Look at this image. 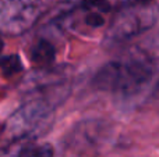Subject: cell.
<instances>
[{"label":"cell","instance_id":"1","mask_svg":"<svg viewBox=\"0 0 159 157\" xmlns=\"http://www.w3.org/2000/svg\"><path fill=\"white\" fill-rule=\"evenodd\" d=\"M157 56L151 47H138L126 57L109 61L95 74L93 86L107 93L133 96L151 82Z\"/></svg>","mask_w":159,"mask_h":157},{"label":"cell","instance_id":"2","mask_svg":"<svg viewBox=\"0 0 159 157\" xmlns=\"http://www.w3.org/2000/svg\"><path fill=\"white\" fill-rule=\"evenodd\" d=\"M55 107L36 99H24L22 104L4 122L0 134V157H17L22 145L48 134L55 122Z\"/></svg>","mask_w":159,"mask_h":157},{"label":"cell","instance_id":"3","mask_svg":"<svg viewBox=\"0 0 159 157\" xmlns=\"http://www.w3.org/2000/svg\"><path fill=\"white\" fill-rule=\"evenodd\" d=\"M24 99H36L57 107L71 91V77L67 67H43L28 74L21 83Z\"/></svg>","mask_w":159,"mask_h":157},{"label":"cell","instance_id":"4","mask_svg":"<svg viewBox=\"0 0 159 157\" xmlns=\"http://www.w3.org/2000/svg\"><path fill=\"white\" fill-rule=\"evenodd\" d=\"M157 7L154 4L131 3L115 13L106 31V42L110 45L126 43L154 25Z\"/></svg>","mask_w":159,"mask_h":157},{"label":"cell","instance_id":"5","mask_svg":"<svg viewBox=\"0 0 159 157\" xmlns=\"http://www.w3.org/2000/svg\"><path fill=\"white\" fill-rule=\"evenodd\" d=\"M46 10V0H0V33L21 35Z\"/></svg>","mask_w":159,"mask_h":157},{"label":"cell","instance_id":"6","mask_svg":"<svg viewBox=\"0 0 159 157\" xmlns=\"http://www.w3.org/2000/svg\"><path fill=\"white\" fill-rule=\"evenodd\" d=\"M30 60L38 68L50 67L56 60V47L48 39H42V38L38 39L31 46Z\"/></svg>","mask_w":159,"mask_h":157},{"label":"cell","instance_id":"7","mask_svg":"<svg viewBox=\"0 0 159 157\" xmlns=\"http://www.w3.org/2000/svg\"><path fill=\"white\" fill-rule=\"evenodd\" d=\"M17 157H55V149L46 142L32 141L20 147Z\"/></svg>","mask_w":159,"mask_h":157},{"label":"cell","instance_id":"8","mask_svg":"<svg viewBox=\"0 0 159 157\" xmlns=\"http://www.w3.org/2000/svg\"><path fill=\"white\" fill-rule=\"evenodd\" d=\"M24 70L22 61L18 54H7L0 57V77L11 78Z\"/></svg>","mask_w":159,"mask_h":157},{"label":"cell","instance_id":"9","mask_svg":"<svg viewBox=\"0 0 159 157\" xmlns=\"http://www.w3.org/2000/svg\"><path fill=\"white\" fill-rule=\"evenodd\" d=\"M81 7L87 10L101 11L105 14H109L112 10L109 0H81Z\"/></svg>","mask_w":159,"mask_h":157},{"label":"cell","instance_id":"10","mask_svg":"<svg viewBox=\"0 0 159 157\" xmlns=\"http://www.w3.org/2000/svg\"><path fill=\"white\" fill-rule=\"evenodd\" d=\"M135 3H141V4H154L155 0H134Z\"/></svg>","mask_w":159,"mask_h":157},{"label":"cell","instance_id":"11","mask_svg":"<svg viewBox=\"0 0 159 157\" xmlns=\"http://www.w3.org/2000/svg\"><path fill=\"white\" fill-rule=\"evenodd\" d=\"M3 38H2V33H0V53H2V50H3Z\"/></svg>","mask_w":159,"mask_h":157},{"label":"cell","instance_id":"12","mask_svg":"<svg viewBox=\"0 0 159 157\" xmlns=\"http://www.w3.org/2000/svg\"><path fill=\"white\" fill-rule=\"evenodd\" d=\"M155 95L159 97V82H158V85H157V88H155Z\"/></svg>","mask_w":159,"mask_h":157}]
</instances>
